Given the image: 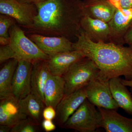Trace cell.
Listing matches in <instances>:
<instances>
[{
    "label": "cell",
    "instance_id": "obj_1",
    "mask_svg": "<svg viewBox=\"0 0 132 132\" xmlns=\"http://www.w3.org/2000/svg\"><path fill=\"white\" fill-rule=\"evenodd\" d=\"M38 14L32 23L24 28L26 32L60 36L70 40L80 32L82 16L79 0H46L35 4Z\"/></svg>",
    "mask_w": 132,
    "mask_h": 132
},
{
    "label": "cell",
    "instance_id": "obj_2",
    "mask_svg": "<svg viewBox=\"0 0 132 132\" xmlns=\"http://www.w3.org/2000/svg\"><path fill=\"white\" fill-rule=\"evenodd\" d=\"M73 48L97 65L100 70L98 79L108 81L123 76L126 80H132L131 47L111 42H94L81 29Z\"/></svg>",
    "mask_w": 132,
    "mask_h": 132
},
{
    "label": "cell",
    "instance_id": "obj_3",
    "mask_svg": "<svg viewBox=\"0 0 132 132\" xmlns=\"http://www.w3.org/2000/svg\"><path fill=\"white\" fill-rule=\"evenodd\" d=\"M100 71L94 62L88 57L74 63L62 76L65 82V96L83 88L97 79Z\"/></svg>",
    "mask_w": 132,
    "mask_h": 132
},
{
    "label": "cell",
    "instance_id": "obj_4",
    "mask_svg": "<svg viewBox=\"0 0 132 132\" xmlns=\"http://www.w3.org/2000/svg\"><path fill=\"white\" fill-rule=\"evenodd\" d=\"M9 33V45L14 52L15 59L33 63L38 61L47 60L49 58V56L43 53L16 24L10 27Z\"/></svg>",
    "mask_w": 132,
    "mask_h": 132
},
{
    "label": "cell",
    "instance_id": "obj_5",
    "mask_svg": "<svg viewBox=\"0 0 132 132\" xmlns=\"http://www.w3.org/2000/svg\"><path fill=\"white\" fill-rule=\"evenodd\" d=\"M87 98L68 118L62 127L79 132H94L101 128V115Z\"/></svg>",
    "mask_w": 132,
    "mask_h": 132
},
{
    "label": "cell",
    "instance_id": "obj_6",
    "mask_svg": "<svg viewBox=\"0 0 132 132\" xmlns=\"http://www.w3.org/2000/svg\"><path fill=\"white\" fill-rule=\"evenodd\" d=\"M36 5L18 0H0V13L12 17L23 28L30 26L38 14Z\"/></svg>",
    "mask_w": 132,
    "mask_h": 132
},
{
    "label": "cell",
    "instance_id": "obj_7",
    "mask_svg": "<svg viewBox=\"0 0 132 132\" xmlns=\"http://www.w3.org/2000/svg\"><path fill=\"white\" fill-rule=\"evenodd\" d=\"M83 88L87 98L97 108L118 110L119 106L112 95L109 81H103L97 79Z\"/></svg>",
    "mask_w": 132,
    "mask_h": 132
},
{
    "label": "cell",
    "instance_id": "obj_8",
    "mask_svg": "<svg viewBox=\"0 0 132 132\" xmlns=\"http://www.w3.org/2000/svg\"><path fill=\"white\" fill-rule=\"evenodd\" d=\"M33 62L19 60L12 83L13 95L18 100L25 98L31 92V72Z\"/></svg>",
    "mask_w": 132,
    "mask_h": 132
},
{
    "label": "cell",
    "instance_id": "obj_9",
    "mask_svg": "<svg viewBox=\"0 0 132 132\" xmlns=\"http://www.w3.org/2000/svg\"><path fill=\"white\" fill-rule=\"evenodd\" d=\"M27 36L43 53L49 56L73 50V43L64 36H48L36 34H29Z\"/></svg>",
    "mask_w": 132,
    "mask_h": 132
},
{
    "label": "cell",
    "instance_id": "obj_10",
    "mask_svg": "<svg viewBox=\"0 0 132 132\" xmlns=\"http://www.w3.org/2000/svg\"><path fill=\"white\" fill-rule=\"evenodd\" d=\"M132 8H117L112 19L108 22L110 31L109 42L124 45L126 33L131 28Z\"/></svg>",
    "mask_w": 132,
    "mask_h": 132
},
{
    "label": "cell",
    "instance_id": "obj_11",
    "mask_svg": "<svg viewBox=\"0 0 132 132\" xmlns=\"http://www.w3.org/2000/svg\"><path fill=\"white\" fill-rule=\"evenodd\" d=\"M101 115V127L106 132H132V118L124 117L117 110L97 108Z\"/></svg>",
    "mask_w": 132,
    "mask_h": 132
},
{
    "label": "cell",
    "instance_id": "obj_12",
    "mask_svg": "<svg viewBox=\"0 0 132 132\" xmlns=\"http://www.w3.org/2000/svg\"><path fill=\"white\" fill-rule=\"evenodd\" d=\"M85 57L81 52L73 50L49 56L46 62L51 74L62 76L74 63Z\"/></svg>",
    "mask_w": 132,
    "mask_h": 132
},
{
    "label": "cell",
    "instance_id": "obj_13",
    "mask_svg": "<svg viewBox=\"0 0 132 132\" xmlns=\"http://www.w3.org/2000/svg\"><path fill=\"white\" fill-rule=\"evenodd\" d=\"M86 98L83 88L64 96L56 108V117L59 125L62 127Z\"/></svg>",
    "mask_w": 132,
    "mask_h": 132
},
{
    "label": "cell",
    "instance_id": "obj_14",
    "mask_svg": "<svg viewBox=\"0 0 132 132\" xmlns=\"http://www.w3.org/2000/svg\"><path fill=\"white\" fill-rule=\"evenodd\" d=\"M19 103L13 96L1 100L0 125L12 127L27 118Z\"/></svg>",
    "mask_w": 132,
    "mask_h": 132
},
{
    "label": "cell",
    "instance_id": "obj_15",
    "mask_svg": "<svg viewBox=\"0 0 132 132\" xmlns=\"http://www.w3.org/2000/svg\"><path fill=\"white\" fill-rule=\"evenodd\" d=\"M83 15L108 22L116 8L108 0H85L81 2Z\"/></svg>",
    "mask_w": 132,
    "mask_h": 132
},
{
    "label": "cell",
    "instance_id": "obj_16",
    "mask_svg": "<svg viewBox=\"0 0 132 132\" xmlns=\"http://www.w3.org/2000/svg\"><path fill=\"white\" fill-rule=\"evenodd\" d=\"M81 27L93 41L109 42L110 31L108 22L83 15Z\"/></svg>",
    "mask_w": 132,
    "mask_h": 132
},
{
    "label": "cell",
    "instance_id": "obj_17",
    "mask_svg": "<svg viewBox=\"0 0 132 132\" xmlns=\"http://www.w3.org/2000/svg\"><path fill=\"white\" fill-rule=\"evenodd\" d=\"M65 82L62 76L50 75L44 89L46 106H51L56 109L57 105L65 96Z\"/></svg>",
    "mask_w": 132,
    "mask_h": 132
},
{
    "label": "cell",
    "instance_id": "obj_18",
    "mask_svg": "<svg viewBox=\"0 0 132 132\" xmlns=\"http://www.w3.org/2000/svg\"><path fill=\"white\" fill-rule=\"evenodd\" d=\"M51 74L46 60L38 61L33 62L31 72V93L39 97L44 102L45 86Z\"/></svg>",
    "mask_w": 132,
    "mask_h": 132
},
{
    "label": "cell",
    "instance_id": "obj_19",
    "mask_svg": "<svg viewBox=\"0 0 132 132\" xmlns=\"http://www.w3.org/2000/svg\"><path fill=\"white\" fill-rule=\"evenodd\" d=\"M121 80L122 79L118 77L109 80L111 93L119 108L132 116V94L127 89V86L122 83Z\"/></svg>",
    "mask_w": 132,
    "mask_h": 132
},
{
    "label": "cell",
    "instance_id": "obj_20",
    "mask_svg": "<svg viewBox=\"0 0 132 132\" xmlns=\"http://www.w3.org/2000/svg\"><path fill=\"white\" fill-rule=\"evenodd\" d=\"M19 101L24 113L28 118L40 125L43 118V111L45 106L44 102L32 93Z\"/></svg>",
    "mask_w": 132,
    "mask_h": 132
},
{
    "label": "cell",
    "instance_id": "obj_21",
    "mask_svg": "<svg viewBox=\"0 0 132 132\" xmlns=\"http://www.w3.org/2000/svg\"><path fill=\"white\" fill-rule=\"evenodd\" d=\"M19 60L12 59L8 61L0 70V100L13 96L12 83Z\"/></svg>",
    "mask_w": 132,
    "mask_h": 132
},
{
    "label": "cell",
    "instance_id": "obj_22",
    "mask_svg": "<svg viewBox=\"0 0 132 132\" xmlns=\"http://www.w3.org/2000/svg\"><path fill=\"white\" fill-rule=\"evenodd\" d=\"M30 118H26L12 127L10 132H36L39 126Z\"/></svg>",
    "mask_w": 132,
    "mask_h": 132
},
{
    "label": "cell",
    "instance_id": "obj_23",
    "mask_svg": "<svg viewBox=\"0 0 132 132\" xmlns=\"http://www.w3.org/2000/svg\"><path fill=\"white\" fill-rule=\"evenodd\" d=\"M14 19L8 15L1 14L0 15V39H10L9 31L10 28L15 24Z\"/></svg>",
    "mask_w": 132,
    "mask_h": 132
},
{
    "label": "cell",
    "instance_id": "obj_24",
    "mask_svg": "<svg viewBox=\"0 0 132 132\" xmlns=\"http://www.w3.org/2000/svg\"><path fill=\"white\" fill-rule=\"evenodd\" d=\"M15 59V55L9 45L1 46L0 47V64L9 60Z\"/></svg>",
    "mask_w": 132,
    "mask_h": 132
},
{
    "label": "cell",
    "instance_id": "obj_25",
    "mask_svg": "<svg viewBox=\"0 0 132 132\" xmlns=\"http://www.w3.org/2000/svg\"><path fill=\"white\" fill-rule=\"evenodd\" d=\"M56 109L51 106H45L43 111V118L45 119L53 120L56 116Z\"/></svg>",
    "mask_w": 132,
    "mask_h": 132
},
{
    "label": "cell",
    "instance_id": "obj_26",
    "mask_svg": "<svg viewBox=\"0 0 132 132\" xmlns=\"http://www.w3.org/2000/svg\"><path fill=\"white\" fill-rule=\"evenodd\" d=\"M43 128L45 131L50 132L54 131L56 128V126L52 120L44 119L42 122Z\"/></svg>",
    "mask_w": 132,
    "mask_h": 132
},
{
    "label": "cell",
    "instance_id": "obj_27",
    "mask_svg": "<svg viewBox=\"0 0 132 132\" xmlns=\"http://www.w3.org/2000/svg\"><path fill=\"white\" fill-rule=\"evenodd\" d=\"M116 8L128 9L132 8V0H120L116 6Z\"/></svg>",
    "mask_w": 132,
    "mask_h": 132
},
{
    "label": "cell",
    "instance_id": "obj_28",
    "mask_svg": "<svg viewBox=\"0 0 132 132\" xmlns=\"http://www.w3.org/2000/svg\"><path fill=\"white\" fill-rule=\"evenodd\" d=\"M125 44H126L129 46L132 47V27L129 29L124 38Z\"/></svg>",
    "mask_w": 132,
    "mask_h": 132
},
{
    "label": "cell",
    "instance_id": "obj_29",
    "mask_svg": "<svg viewBox=\"0 0 132 132\" xmlns=\"http://www.w3.org/2000/svg\"><path fill=\"white\" fill-rule=\"evenodd\" d=\"M21 2L27 3L30 4H35L43 2L45 1L46 0H18Z\"/></svg>",
    "mask_w": 132,
    "mask_h": 132
},
{
    "label": "cell",
    "instance_id": "obj_30",
    "mask_svg": "<svg viewBox=\"0 0 132 132\" xmlns=\"http://www.w3.org/2000/svg\"><path fill=\"white\" fill-rule=\"evenodd\" d=\"M12 127L5 125H0V132L11 131Z\"/></svg>",
    "mask_w": 132,
    "mask_h": 132
},
{
    "label": "cell",
    "instance_id": "obj_31",
    "mask_svg": "<svg viewBox=\"0 0 132 132\" xmlns=\"http://www.w3.org/2000/svg\"><path fill=\"white\" fill-rule=\"evenodd\" d=\"M121 81H122V83L126 86L129 87H132V80H127L122 79Z\"/></svg>",
    "mask_w": 132,
    "mask_h": 132
},
{
    "label": "cell",
    "instance_id": "obj_32",
    "mask_svg": "<svg viewBox=\"0 0 132 132\" xmlns=\"http://www.w3.org/2000/svg\"><path fill=\"white\" fill-rule=\"evenodd\" d=\"M109 2L111 3L114 6L116 7V6L118 4V2L120 1V0H108Z\"/></svg>",
    "mask_w": 132,
    "mask_h": 132
},
{
    "label": "cell",
    "instance_id": "obj_33",
    "mask_svg": "<svg viewBox=\"0 0 132 132\" xmlns=\"http://www.w3.org/2000/svg\"><path fill=\"white\" fill-rule=\"evenodd\" d=\"M130 92H131V93L132 94V87H131V88H130Z\"/></svg>",
    "mask_w": 132,
    "mask_h": 132
},
{
    "label": "cell",
    "instance_id": "obj_34",
    "mask_svg": "<svg viewBox=\"0 0 132 132\" xmlns=\"http://www.w3.org/2000/svg\"><path fill=\"white\" fill-rule=\"evenodd\" d=\"M132 27V21L131 23V28Z\"/></svg>",
    "mask_w": 132,
    "mask_h": 132
},
{
    "label": "cell",
    "instance_id": "obj_35",
    "mask_svg": "<svg viewBox=\"0 0 132 132\" xmlns=\"http://www.w3.org/2000/svg\"><path fill=\"white\" fill-rule=\"evenodd\" d=\"M84 1H85V0H84Z\"/></svg>",
    "mask_w": 132,
    "mask_h": 132
}]
</instances>
